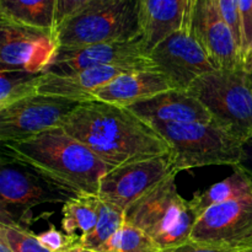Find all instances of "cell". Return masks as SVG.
Here are the masks:
<instances>
[{"mask_svg": "<svg viewBox=\"0 0 252 252\" xmlns=\"http://www.w3.org/2000/svg\"><path fill=\"white\" fill-rule=\"evenodd\" d=\"M62 128L110 169L171 153L164 138L132 111L100 101L79 103Z\"/></svg>", "mask_w": 252, "mask_h": 252, "instance_id": "obj_1", "label": "cell"}, {"mask_svg": "<svg viewBox=\"0 0 252 252\" xmlns=\"http://www.w3.org/2000/svg\"><path fill=\"white\" fill-rule=\"evenodd\" d=\"M4 153L70 194H97L110 167L62 127L29 139L4 143Z\"/></svg>", "mask_w": 252, "mask_h": 252, "instance_id": "obj_2", "label": "cell"}, {"mask_svg": "<svg viewBox=\"0 0 252 252\" xmlns=\"http://www.w3.org/2000/svg\"><path fill=\"white\" fill-rule=\"evenodd\" d=\"M59 49L143 37L140 0H91L56 29Z\"/></svg>", "mask_w": 252, "mask_h": 252, "instance_id": "obj_3", "label": "cell"}, {"mask_svg": "<svg viewBox=\"0 0 252 252\" xmlns=\"http://www.w3.org/2000/svg\"><path fill=\"white\" fill-rule=\"evenodd\" d=\"M176 175L165 180L125 212L126 223L153 239L162 251L191 240L198 216L177 191Z\"/></svg>", "mask_w": 252, "mask_h": 252, "instance_id": "obj_4", "label": "cell"}, {"mask_svg": "<svg viewBox=\"0 0 252 252\" xmlns=\"http://www.w3.org/2000/svg\"><path fill=\"white\" fill-rule=\"evenodd\" d=\"M171 150L177 172L204 166H238L244 143L211 123H150Z\"/></svg>", "mask_w": 252, "mask_h": 252, "instance_id": "obj_5", "label": "cell"}, {"mask_svg": "<svg viewBox=\"0 0 252 252\" xmlns=\"http://www.w3.org/2000/svg\"><path fill=\"white\" fill-rule=\"evenodd\" d=\"M211 112L213 121L245 143L252 138V75L245 68L216 70L189 89Z\"/></svg>", "mask_w": 252, "mask_h": 252, "instance_id": "obj_6", "label": "cell"}, {"mask_svg": "<svg viewBox=\"0 0 252 252\" xmlns=\"http://www.w3.org/2000/svg\"><path fill=\"white\" fill-rule=\"evenodd\" d=\"M0 216L1 224L29 223L27 214L42 204L65 203L70 194L16 160L2 155L0 165Z\"/></svg>", "mask_w": 252, "mask_h": 252, "instance_id": "obj_7", "label": "cell"}, {"mask_svg": "<svg viewBox=\"0 0 252 252\" xmlns=\"http://www.w3.org/2000/svg\"><path fill=\"white\" fill-rule=\"evenodd\" d=\"M59 51L54 30L0 16V71L44 73Z\"/></svg>", "mask_w": 252, "mask_h": 252, "instance_id": "obj_8", "label": "cell"}, {"mask_svg": "<svg viewBox=\"0 0 252 252\" xmlns=\"http://www.w3.org/2000/svg\"><path fill=\"white\" fill-rule=\"evenodd\" d=\"M171 153L113 167L101 179L98 197L126 212L169 177L177 175Z\"/></svg>", "mask_w": 252, "mask_h": 252, "instance_id": "obj_9", "label": "cell"}, {"mask_svg": "<svg viewBox=\"0 0 252 252\" xmlns=\"http://www.w3.org/2000/svg\"><path fill=\"white\" fill-rule=\"evenodd\" d=\"M76 101L51 95H34L0 110L1 143L20 142L62 127Z\"/></svg>", "mask_w": 252, "mask_h": 252, "instance_id": "obj_10", "label": "cell"}, {"mask_svg": "<svg viewBox=\"0 0 252 252\" xmlns=\"http://www.w3.org/2000/svg\"><path fill=\"white\" fill-rule=\"evenodd\" d=\"M191 240L252 250V193L207 209L197 220Z\"/></svg>", "mask_w": 252, "mask_h": 252, "instance_id": "obj_11", "label": "cell"}, {"mask_svg": "<svg viewBox=\"0 0 252 252\" xmlns=\"http://www.w3.org/2000/svg\"><path fill=\"white\" fill-rule=\"evenodd\" d=\"M149 57L158 70L165 74L179 90L187 91L197 79L216 70L192 30L167 36L150 51Z\"/></svg>", "mask_w": 252, "mask_h": 252, "instance_id": "obj_12", "label": "cell"}, {"mask_svg": "<svg viewBox=\"0 0 252 252\" xmlns=\"http://www.w3.org/2000/svg\"><path fill=\"white\" fill-rule=\"evenodd\" d=\"M106 65H126L149 70L157 65L149 57L143 37L133 41L93 44L76 49H59L44 73L68 75Z\"/></svg>", "mask_w": 252, "mask_h": 252, "instance_id": "obj_13", "label": "cell"}, {"mask_svg": "<svg viewBox=\"0 0 252 252\" xmlns=\"http://www.w3.org/2000/svg\"><path fill=\"white\" fill-rule=\"evenodd\" d=\"M192 32L207 52L216 69L235 70L243 68L240 47L228 22L219 12L214 0H198Z\"/></svg>", "mask_w": 252, "mask_h": 252, "instance_id": "obj_14", "label": "cell"}, {"mask_svg": "<svg viewBox=\"0 0 252 252\" xmlns=\"http://www.w3.org/2000/svg\"><path fill=\"white\" fill-rule=\"evenodd\" d=\"M198 0H140L143 41L148 53L170 34L192 30Z\"/></svg>", "mask_w": 252, "mask_h": 252, "instance_id": "obj_15", "label": "cell"}, {"mask_svg": "<svg viewBox=\"0 0 252 252\" xmlns=\"http://www.w3.org/2000/svg\"><path fill=\"white\" fill-rule=\"evenodd\" d=\"M128 110L148 125L154 122L211 123L213 121L211 112L198 98L179 89L134 103Z\"/></svg>", "mask_w": 252, "mask_h": 252, "instance_id": "obj_16", "label": "cell"}, {"mask_svg": "<svg viewBox=\"0 0 252 252\" xmlns=\"http://www.w3.org/2000/svg\"><path fill=\"white\" fill-rule=\"evenodd\" d=\"M142 69L126 65H106L85 69L68 75L44 73L42 76L39 94L68 98L79 103L93 100V93L103 88L122 74ZM150 70V69H149Z\"/></svg>", "mask_w": 252, "mask_h": 252, "instance_id": "obj_17", "label": "cell"}, {"mask_svg": "<svg viewBox=\"0 0 252 252\" xmlns=\"http://www.w3.org/2000/svg\"><path fill=\"white\" fill-rule=\"evenodd\" d=\"M172 89L175 86L169 78L158 69L133 70L117 76L93 93V100L128 108Z\"/></svg>", "mask_w": 252, "mask_h": 252, "instance_id": "obj_18", "label": "cell"}, {"mask_svg": "<svg viewBox=\"0 0 252 252\" xmlns=\"http://www.w3.org/2000/svg\"><path fill=\"white\" fill-rule=\"evenodd\" d=\"M100 208L98 194L80 193L69 197L63 204V231L73 238H85L96 226Z\"/></svg>", "mask_w": 252, "mask_h": 252, "instance_id": "obj_19", "label": "cell"}, {"mask_svg": "<svg viewBox=\"0 0 252 252\" xmlns=\"http://www.w3.org/2000/svg\"><path fill=\"white\" fill-rule=\"evenodd\" d=\"M250 193H252V179L244 170L235 166L230 176L204 189L203 192L196 193L189 203L199 219V217L211 207L248 196Z\"/></svg>", "mask_w": 252, "mask_h": 252, "instance_id": "obj_20", "label": "cell"}, {"mask_svg": "<svg viewBox=\"0 0 252 252\" xmlns=\"http://www.w3.org/2000/svg\"><path fill=\"white\" fill-rule=\"evenodd\" d=\"M57 0H0V16L56 31Z\"/></svg>", "mask_w": 252, "mask_h": 252, "instance_id": "obj_21", "label": "cell"}, {"mask_svg": "<svg viewBox=\"0 0 252 252\" xmlns=\"http://www.w3.org/2000/svg\"><path fill=\"white\" fill-rule=\"evenodd\" d=\"M44 73L0 71V110L39 94Z\"/></svg>", "mask_w": 252, "mask_h": 252, "instance_id": "obj_22", "label": "cell"}, {"mask_svg": "<svg viewBox=\"0 0 252 252\" xmlns=\"http://www.w3.org/2000/svg\"><path fill=\"white\" fill-rule=\"evenodd\" d=\"M125 224V212L100 198L98 219L96 226L88 236L79 239V244L84 248L101 250L116 234L122 230Z\"/></svg>", "mask_w": 252, "mask_h": 252, "instance_id": "obj_23", "label": "cell"}, {"mask_svg": "<svg viewBox=\"0 0 252 252\" xmlns=\"http://www.w3.org/2000/svg\"><path fill=\"white\" fill-rule=\"evenodd\" d=\"M0 236L6 240L15 252H58L42 245L37 235L24 226L0 223Z\"/></svg>", "mask_w": 252, "mask_h": 252, "instance_id": "obj_24", "label": "cell"}, {"mask_svg": "<svg viewBox=\"0 0 252 252\" xmlns=\"http://www.w3.org/2000/svg\"><path fill=\"white\" fill-rule=\"evenodd\" d=\"M116 239L118 252H164L150 236L127 223Z\"/></svg>", "mask_w": 252, "mask_h": 252, "instance_id": "obj_25", "label": "cell"}, {"mask_svg": "<svg viewBox=\"0 0 252 252\" xmlns=\"http://www.w3.org/2000/svg\"><path fill=\"white\" fill-rule=\"evenodd\" d=\"M217 7L221 16L224 17L229 26L231 27L240 47L241 56H243V29H241L240 10H239V0H214Z\"/></svg>", "mask_w": 252, "mask_h": 252, "instance_id": "obj_26", "label": "cell"}, {"mask_svg": "<svg viewBox=\"0 0 252 252\" xmlns=\"http://www.w3.org/2000/svg\"><path fill=\"white\" fill-rule=\"evenodd\" d=\"M37 238L41 241L42 245L48 248L49 250L58 252H66L79 243V238H73V236L63 234L54 225H51V228L44 233L38 234Z\"/></svg>", "mask_w": 252, "mask_h": 252, "instance_id": "obj_27", "label": "cell"}, {"mask_svg": "<svg viewBox=\"0 0 252 252\" xmlns=\"http://www.w3.org/2000/svg\"><path fill=\"white\" fill-rule=\"evenodd\" d=\"M241 29H243V62L252 57V0H239Z\"/></svg>", "mask_w": 252, "mask_h": 252, "instance_id": "obj_28", "label": "cell"}, {"mask_svg": "<svg viewBox=\"0 0 252 252\" xmlns=\"http://www.w3.org/2000/svg\"><path fill=\"white\" fill-rule=\"evenodd\" d=\"M90 1L91 0H57L56 29Z\"/></svg>", "mask_w": 252, "mask_h": 252, "instance_id": "obj_29", "label": "cell"}, {"mask_svg": "<svg viewBox=\"0 0 252 252\" xmlns=\"http://www.w3.org/2000/svg\"><path fill=\"white\" fill-rule=\"evenodd\" d=\"M164 252H244L233 250V249L223 248V246L213 245V244H206L199 243V241L189 240L187 243L182 244V245L177 246V248L170 249Z\"/></svg>", "mask_w": 252, "mask_h": 252, "instance_id": "obj_30", "label": "cell"}, {"mask_svg": "<svg viewBox=\"0 0 252 252\" xmlns=\"http://www.w3.org/2000/svg\"><path fill=\"white\" fill-rule=\"evenodd\" d=\"M241 170L246 172L252 179V138L246 140L243 144L241 150V159L238 165Z\"/></svg>", "mask_w": 252, "mask_h": 252, "instance_id": "obj_31", "label": "cell"}, {"mask_svg": "<svg viewBox=\"0 0 252 252\" xmlns=\"http://www.w3.org/2000/svg\"><path fill=\"white\" fill-rule=\"evenodd\" d=\"M66 252H101L98 250H94V249H88V248H84V246H81L80 244H76V245H74L73 248L69 249Z\"/></svg>", "mask_w": 252, "mask_h": 252, "instance_id": "obj_32", "label": "cell"}, {"mask_svg": "<svg viewBox=\"0 0 252 252\" xmlns=\"http://www.w3.org/2000/svg\"><path fill=\"white\" fill-rule=\"evenodd\" d=\"M0 252H15L2 236H0Z\"/></svg>", "mask_w": 252, "mask_h": 252, "instance_id": "obj_33", "label": "cell"}, {"mask_svg": "<svg viewBox=\"0 0 252 252\" xmlns=\"http://www.w3.org/2000/svg\"><path fill=\"white\" fill-rule=\"evenodd\" d=\"M244 68H245L246 70H248L249 73H250L251 75H252V57H251L250 59H249L248 62H246L245 64H244Z\"/></svg>", "mask_w": 252, "mask_h": 252, "instance_id": "obj_34", "label": "cell"}, {"mask_svg": "<svg viewBox=\"0 0 252 252\" xmlns=\"http://www.w3.org/2000/svg\"><path fill=\"white\" fill-rule=\"evenodd\" d=\"M244 252H252V250H249V251H244Z\"/></svg>", "mask_w": 252, "mask_h": 252, "instance_id": "obj_35", "label": "cell"}]
</instances>
